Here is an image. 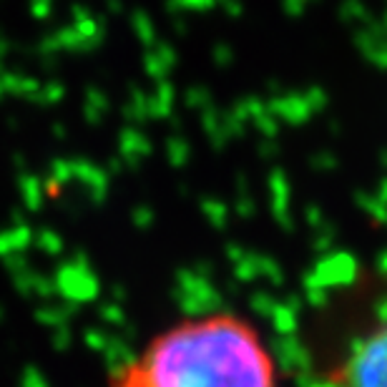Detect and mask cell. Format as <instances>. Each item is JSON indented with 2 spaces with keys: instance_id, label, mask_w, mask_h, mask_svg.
<instances>
[{
  "instance_id": "6da1fadb",
  "label": "cell",
  "mask_w": 387,
  "mask_h": 387,
  "mask_svg": "<svg viewBox=\"0 0 387 387\" xmlns=\"http://www.w3.org/2000/svg\"><path fill=\"white\" fill-rule=\"evenodd\" d=\"M118 387H276V365L247 319L214 312L166 327L116 375Z\"/></svg>"
},
{
  "instance_id": "7a4b0ae2",
  "label": "cell",
  "mask_w": 387,
  "mask_h": 387,
  "mask_svg": "<svg viewBox=\"0 0 387 387\" xmlns=\"http://www.w3.org/2000/svg\"><path fill=\"white\" fill-rule=\"evenodd\" d=\"M330 387H387V319L350 345L332 370Z\"/></svg>"
},
{
  "instance_id": "3957f363",
  "label": "cell",
  "mask_w": 387,
  "mask_h": 387,
  "mask_svg": "<svg viewBox=\"0 0 387 387\" xmlns=\"http://www.w3.org/2000/svg\"><path fill=\"white\" fill-rule=\"evenodd\" d=\"M111 387H118V385H111Z\"/></svg>"
}]
</instances>
